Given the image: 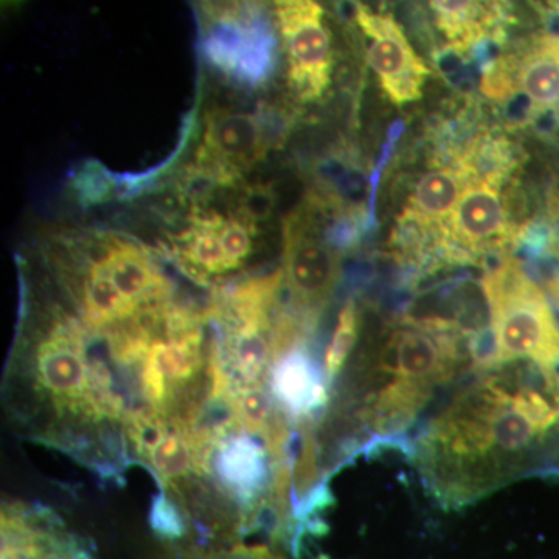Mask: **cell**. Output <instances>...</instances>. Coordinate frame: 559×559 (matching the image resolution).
Listing matches in <instances>:
<instances>
[{"label":"cell","mask_w":559,"mask_h":559,"mask_svg":"<svg viewBox=\"0 0 559 559\" xmlns=\"http://www.w3.org/2000/svg\"><path fill=\"white\" fill-rule=\"evenodd\" d=\"M24 2L25 0H2V7L3 9H14V7H20Z\"/></svg>","instance_id":"19"},{"label":"cell","mask_w":559,"mask_h":559,"mask_svg":"<svg viewBox=\"0 0 559 559\" xmlns=\"http://www.w3.org/2000/svg\"><path fill=\"white\" fill-rule=\"evenodd\" d=\"M353 22L366 60L385 98L399 108L418 102L428 83L430 69L393 13L373 9L369 3L355 2Z\"/></svg>","instance_id":"9"},{"label":"cell","mask_w":559,"mask_h":559,"mask_svg":"<svg viewBox=\"0 0 559 559\" xmlns=\"http://www.w3.org/2000/svg\"><path fill=\"white\" fill-rule=\"evenodd\" d=\"M359 311L353 300L347 301L337 318L336 329L323 359L326 381H333L344 369L359 336Z\"/></svg>","instance_id":"15"},{"label":"cell","mask_w":559,"mask_h":559,"mask_svg":"<svg viewBox=\"0 0 559 559\" xmlns=\"http://www.w3.org/2000/svg\"><path fill=\"white\" fill-rule=\"evenodd\" d=\"M274 24L286 60L290 94L300 103H318L333 81V35L318 0H271Z\"/></svg>","instance_id":"8"},{"label":"cell","mask_w":559,"mask_h":559,"mask_svg":"<svg viewBox=\"0 0 559 559\" xmlns=\"http://www.w3.org/2000/svg\"><path fill=\"white\" fill-rule=\"evenodd\" d=\"M275 364L277 370L272 378V392L283 409L307 414L325 403V388L320 384L310 360L301 353L288 352L285 358Z\"/></svg>","instance_id":"14"},{"label":"cell","mask_w":559,"mask_h":559,"mask_svg":"<svg viewBox=\"0 0 559 559\" xmlns=\"http://www.w3.org/2000/svg\"><path fill=\"white\" fill-rule=\"evenodd\" d=\"M204 17L202 47L210 64L246 86L266 83L275 66L277 38L260 10L250 5Z\"/></svg>","instance_id":"10"},{"label":"cell","mask_w":559,"mask_h":559,"mask_svg":"<svg viewBox=\"0 0 559 559\" xmlns=\"http://www.w3.org/2000/svg\"><path fill=\"white\" fill-rule=\"evenodd\" d=\"M257 226L259 224L238 213H231L224 218L219 235L231 272L241 270L252 255L255 249V237L259 234Z\"/></svg>","instance_id":"16"},{"label":"cell","mask_w":559,"mask_h":559,"mask_svg":"<svg viewBox=\"0 0 559 559\" xmlns=\"http://www.w3.org/2000/svg\"><path fill=\"white\" fill-rule=\"evenodd\" d=\"M436 58L500 49L520 22L514 0H409Z\"/></svg>","instance_id":"7"},{"label":"cell","mask_w":559,"mask_h":559,"mask_svg":"<svg viewBox=\"0 0 559 559\" xmlns=\"http://www.w3.org/2000/svg\"><path fill=\"white\" fill-rule=\"evenodd\" d=\"M270 146V132L263 117L216 108L205 114L194 164L215 171L235 187L240 183L242 173L266 157Z\"/></svg>","instance_id":"11"},{"label":"cell","mask_w":559,"mask_h":559,"mask_svg":"<svg viewBox=\"0 0 559 559\" xmlns=\"http://www.w3.org/2000/svg\"><path fill=\"white\" fill-rule=\"evenodd\" d=\"M491 344L479 369L528 362L547 377L559 367V320L550 300L520 260L507 255L480 280Z\"/></svg>","instance_id":"4"},{"label":"cell","mask_w":559,"mask_h":559,"mask_svg":"<svg viewBox=\"0 0 559 559\" xmlns=\"http://www.w3.org/2000/svg\"><path fill=\"white\" fill-rule=\"evenodd\" d=\"M476 336L454 320L404 316L382 331L364 370L370 392L360 417L380 437L401 432L466 369H479Z\"/></svg>","instance_id":"2"},{"label":"cell","mask_w":559,"mask_h":559,"mask_svg":"<svg viewBox=\"0 0 559 559\" xmlns=\"http://www.w3.org/2000/svg\"><path fill=\"white\" fill-rule=\"evenodd\" d=\"M468 182L443 229L440 267L481 266L513 255L533 226L522 210L521 154L506 134L489 135L465 157Z\"/></svg>","instance_id":"3"},{"label":"cell","mask_w":559,"mask_h":559,"mask_svg":"<svg viewBox=\"0 0 559 559\" xmlns=\"http://www.w3.org/2000/svg\"><path fill=\"white\" fill-rule=\"evenodd\" d=\"M341 207L337 198L311 191L283 221V278L307 322L318 318L340 283L342 223L331 227L329 221Z\"/></svg>","instance_id":"5"},{"label":"cell","mask_w":559,"mask_h":559,"mask_svg":"<svg viewBox=\"0 0 559 559\" xmlns=\"http://www.w3.org/2000/svg\"><path fill=\"white\" fill-rule=\"evenodd\" d=\"M481 97L507 110L511 127L559 116V32L511 38L481 68Z\"/></svg>","instance_id":"6"},{"label":"cell","mask_w":559,"mask_h":559,"mask_svg":"<svg viewBox=\"0 0 559 559\" xmlns=\"http://www.w3.org/2000/svg\"><path fill=\"white\" fill-rule=\"evenodd\" d=\"M0 521V559H97L86 540L44 507L3 502Z\"/></svg>","instance_id":"12"},{"label":"cell","mask_w":559,"mask_h":559,"mask_svg":"<svg viewBox=\"0 0 559 559\" xmlns=\"http://www.w3.org/2000/svg\"><path fill=\"white\" fill-rule=\"evenodd\" d=\"M503 367L479 369L419 437L415 460L426 485L448 509H462L520 477L559 409L514 381Z\"/></svg>","instance_id":"1"},{"label":"cell","mask_w":559,"mask_h":559,"mask_svg":"<svg viewBox=\"0 0 559 559\" xmlns=\"http://www.w3.org/2000/svg\"><path fill=\"white\" fill-rule=\"evenodd\" d=\"M535 2L544 13L559 17V0H535Z\"/></svg>","instance_id":"18"},{"label":"cell","mask_w":559,"mask_h":559,"mask_svg":"<svg viewBox=\"0 0 559 559\" xmlns=\"http://www.w3.org/2000/svg\"><path fill=\"white\" fill-rule=\"evenodd\" d=\"M160 559H285L267 546L197 547L170 544Z\"/></svg>","instance_id":"17"},{"label":"cell","mask_w":559,"mask_h":559,"mask_svg":"<svg viewBox=\"0 0 559 559\" xmlns=\"http://www.w3.org/2000/svg\"><path fill=\"white\" fill-rule=\"evenodd\" d=\"M224 218L215 210L194 209L190 226L170 237L173 255L197 282L209 283L231 274L219 235Z\"/></svg>","instance_id":"13"}]
</instances>
